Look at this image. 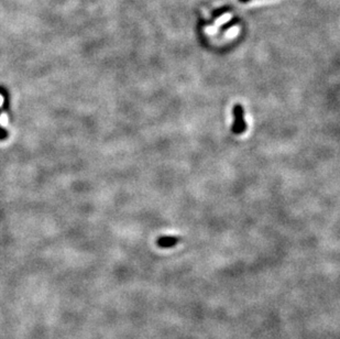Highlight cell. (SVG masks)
Returning <instances> with one entry per match:
<instances>
[{"label": "cell", "mask_w": 340, "mask_h": 339, "mask_svg": "<svg viewBox=\"0 0 340 339\" xmlns=\"http://www.w3.org/2000/svg\"><path fill=\"white\" fill-rule=\"evenodd\" d=\"M233 123L231 126V131L235 135H242L247 130V121L244 118V109L240 104H236L232 108Z\"/></svg>", "instance_id": "6da1fadb"}, {"label": "cell", "mask_w": 340, "mask_h": 339, "mask_svg": "<svg viewBox=\"0 0 340 339\" xmlns=\"http://www.w3.org/2000/svg\"><path fill=\"white\" fill-rule=\"evenodd\" d=\"M179 241L178 237L175 236H164L158 240V246L161 248H171L176 246Z\"/></svg>", "instance_id": "7a4b0ae2"}]
</instances>
